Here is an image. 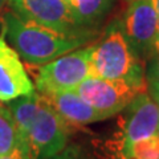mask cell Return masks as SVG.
Returning a JSON list of instances; mask_svg holds the SVG:
<instances>
[{
    "label": "cell",
    "mask_w": 159,
    "mask_h": 159,
    "mask_svg": "<svg viewBox=\"0 0 159 159\" xmlns=\"http://www.w3.org/2000/svg\"><path fill=\"white\" fill-rule=\"evenodd\" d=\"M3 36L29 65L40 66L62 54L86 45L92 36H68L45 27L21 20L13 11L4 12L2 17Z\"/></svg>",
    "instance_id": "obj_1"
},
{
    "label": "cell",
    "mask_w": 159,
    "mask_h": 159,
    "mask_svg": "<svg viewBox=\"0 0 159 159\" xmlns=\"http://www.w3.org/2000/svg\"><path fill=\"white\" fill-rule=\"evenodd\" d=\"M90 70L92 76L123 82L138 93L147 90L145 61L129 45L118 20L111 23L101 39L92 45Z\"/></svg>",
    "instance_id": "obj_2"
},
{
    "label": "cell",
    "mask_w": 159,
    "mask_h": 159,
    "mask_svg": "<svg viewBox=\"0 0 159 159\" xmlns=\"http://www.w3.org/2000/svg\"><path fill=\"white\" fill-rule=\"evenodd\" d=\"M70 126L41 96L24 143L27 159H47L65 150Z\"/></svg>",
    "instance_id": "obj_3"
},
{
    "label": "cell",
    "mask_w": 159,
    "mask_h": 159,
    "mask_svg": "<svg viewBox=\"0 0 159 159\" xmlns=\"http://www.w3.org/2000/svg\"><path fill=\"white\" fill-rule=\"evenodd\" d=\"M92 45L74 49L62 54L44 65H40L34 76V86L40 94H48L62 90H76V88L86 77L92 76L90 70Z\"/></svg>",
    "instance_id": "obj_4"
},
{
    "label": "cell",
    "mask_w": 159,
    "mask_h": 159,
    "mask_svg": "<svg viewBox=\"0 0 159 159\" xmlns=\"http://www.w3.org/2000/svg\"><path fill=\"white\" fill-rule=\"evenodd\" d=\"M12 11L27 23L45 27L68 36H92L96 33L82 29L74 20L64 0H8Z\"/></svg>",
    "instance_id": "obj_5"
},
{
    "label": "cell",
    "mask_w": 159,
    "mask_h": 159,
    "mask_svg": "<svg viewBox=\"0 0 159 159\" xmlns=\"http://www.w3.org/2000/svg\"><path fill=\"white\" fill-rule=\"evenodd\" d=\"M119 27L134 53L148 61L157 52V12L152 0H130Z\"/></svg>",
    "instance_id": "obj_6"
},
{
    "label": "cell",
    "mask_w": 159,
    "mask_h": 159,
    "mask_svg": "<svg viewBox=\"0 0 159 159\" xmlns=\"http://www.w3.org/2000/svg\"><path fill=\"white\" fill-rule=\"evenodd\" d=\"M76 92L90 106L99 113L102 119L111 118L123 111L133 97L138 94L135 89L123 82L89 76L76 88Z\"/></svg>",
    "instance_id": "obj_7"
},
{
    "label": "cell",
    "mask_w": 159,
    "mask_h": 159,
    "mask_svg": "<svg viewBox=\"0 0 159 159\" xmlns=\"http://www.w3.org/2000/svg\"><path fill=\"white\" fill-rule=\"evenodd\" d=\"M125 110L126 116L119 147L123 155L130 159V151L134 143L157 134L159 125V106L147 92H141L133 97Z\"/></svg>",
    "instance_id": "obj_8"
},
{
    "label": "cell",
    "mask_w": 159,
    "mask_h": 159,
    "mask_svg": "<svg viewBox=\"0 0 159 159\" xmlns=\"http://www.w3.org/2000/svg\"><path fill=\"white\" fill-rule=\"evenodd\" d=\"M34 92V85L24 68L21 58L8 45L6 37L0 36V102L27 96Z\"/></svg>",
    "instance_id": "obj_9"
},
{
    "label": "cell",
    "mask_w": 159,
    "mask_h": 159,
    "mask_svg": "<svg viewBox=\"0 0 159 159\" xmlns=\"http://www.w3.org/2000/svg\"><path fill=\"white\" fill-rule=\"evenodd\" d=\"M53 106L61 118L70 127L85 126L90 123L102 121L99 113L90 106L76 90H62L41 94Z\"/></svg>",
    "instance_id": "obj_10"
},
{
    "label": "cell",
    "mask_w": 159,
    "mask_h": 159,
    "mask_svg": "<svg viewBox=\"0 0 159 159\" xmlns=\"http://www.w3.org/2000/svg\"><path fill=\"white\" fill-rule=\"evenodd\" d=\"M114 2L116 0H72L69 8L80 27L96 33L94 28L111 11Z\"/></svg>",
    "instance_id": "obj_11"
},
{
    "label": "cell",
    "mask_w": 159,
    "mask_h": 159,
    "mask_svg": "<svg viewBox=\"0 0 159 159\" xmlns=\"http://www.w3.org/2000/svg\"><path fill=\"white\" fill-rule=\"evenodd\" d=\"M20 148V138L16 122L7 105L0 102V157Z\"/></svg>",
    "instance_id": "obj_12"
},
{
    "label": "cell",
    "mask_w": 159,
    "mask_h": 159,
    "mask_svg": "<svg viewBox=\"0 0 159 159\" xmlns=\"http://www.w3.org/2000/svg\"><path fill=\"white\" fill-rule=\"evenodd\" d=\"M130 157L133 159H159V135L143 138L131 146Z\"/></svg>",
    "instance_id": "obj_13"
},
{
    "label": "cell",
    "mask_w": 159,
    "mask_h": 159,
    "mask_svg": "<svg viewBox=\"0 0 159 159\" xmlns=\"http://www.w3.org/2000/svg\"><path fill=\"white\" fill-rule=\"evenodd\" d=\"M146 80H147V84L159 85V53L150 60V64H148V68L146 72Z\"/></svg>",
    "instance_id": "obj_14"
},
{
    "label": "cell",
    "mask_w": 159,
    "mask_h": 159,
    "mask_svg": "<svg viewBox=\"0 0 159 159\" xmlns=\"http://www.w3.org/2000/svg\"><path fill=\"white\" fill-rule=\"evenodd\" d=\"M147 90L150 97L157 102V105L159 106V85H155V84H147Z\"/></svg>",
    "instance_id": "obj_15"
},
{
    "label": "cell",
    "mask_w": 159,
    "mask_h": 159,
    "mask_svg": "<svg viewBox=\"0 0 159 159\" xmlns=\"http://www.w3.org/2000/svg\"><path fill=\"white\" fill-rule=\"evenodd\" d=\"M0 159H27V155L21 148H16V150H13L11 154L0 157Z\"/></svg>",
    "instance_id": "obj_16"
},
{
    "label": "cell",
    "mask_w": 159,
    "mask_h": 159,
    "mask_svg": "<svg viewBox=\"0 0 159 159\" xmlns=\"http://www.w3.org/2000/svg\"><path fill=\"white\" fill-rule=\"evenodd\" d=\"M157 12V52L159 53V0H152Z\"/></svg>",
    "instance_id": "obj_17"
},
{
    "label": "cell",
    "mask_w": 159,
    "mask_h": 159,
    "mask_svg": "<svg viewBox=\"0 0 159 159\" xmlns=\"http://www.w3.org/2000/svg\"><path fill=\"white\" fill-rule=\"evenodd\" d=\"M47 159H74V155H73V152L72 150H68V151H61V152H58L56 154V155H53L51 158H47Z\"/></svg>",
    "instance_id": "obj_18"
},
{
    "label": "cell",
    "mask_w": 159,
    "mask_h": 159,
    "mask_svg": "<svg viewBox=\"0 0 159 159\" xmlns=\"http://www.w3.org/2000/svg\"><path fill=\"white\" fill-rule=\"evenodd\" d=\"M7 3H8V0H0V13L3 12V9H4V7H6Z\"/></svg>",
    "instance_id": "obj_19"
},
{
    "label": "cell",
    "mask_w": 159,
    "mask_h": 159,
    "mask_svg": "<svg viewBox=\"0 0 159 159\" xmlns=\"http://www.w3.org/2000/svg\"><path fill=\"white\" fill-rule=\"evenodd\" d=\"M64 2H65V3L68 4V6H69V4H70V2H72V0H64Z\"/></svg>",
    "instance_id": "obj_20"
},
{
    "label": "cell",
    "mask_w": 159,
    "mask_h": 159,
    "mask_svg": "<svg viewBox=\"0 0 159 159\" xmlns=\"http://www.w3.org/2000/svg\"><path fill=\"white\" fill-rule=\"evenodd\" d=\"M121 159H129V158H126V157H122ZM130 159H133V158H130Z\"/></svg>",
    "instance_id": "obj_21"
},
{
    "label": "cell",
    "mask_w": 159,
    "mask_h": 159,
    "mask_svg": "<svg viewBox=\"0 0 159 159\" xmlns=\"http://www.w3.org/2000/svg\"><path fill=\"white\" fill-rule=\"evenodd\" d=\"M157 134H158V135H159V125H158V131H157Z\"/></svg>",
    "instance_id": "obj_22"
}]
</instances>
